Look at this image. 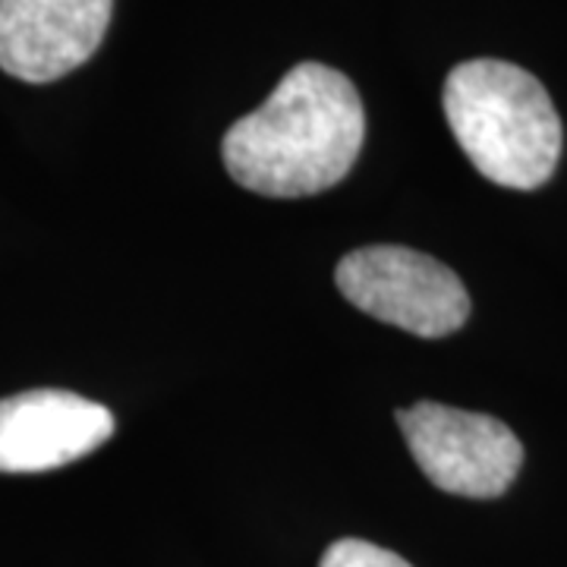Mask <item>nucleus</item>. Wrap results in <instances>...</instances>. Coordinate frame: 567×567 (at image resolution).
<instances>
[{"instance_id": "1", "label": "nucleus", "mask_w": 567, "mask_h": 567, "mask_svg": "<svg viewBox=\"0 0 567 567\" xmlns=\"http://www.w3.org/2000/svg\"><path fill=\"white\" fill-rule=\"evenodd\" d=\"M365 111L357 85L324 63H297L262 107L221 142L224 167L249 193L303 199L344 181L360 158Z\"/></svg>"}, {"instance_id": "2", "label": "nucleus", "mask_w": 567, "mask_h": 567, "mask_svg": "<svg viewBox=\"0 0 567 567\" xmlns=\"http://www.w3.org/2000/svg\"><path fill=\"white\" fill-rule=\"evenodd\" d=\"M445 117L470 164L507 189H539L561 158L558 111L533 73L507 61H466L445 82Z\"/></svg>"}, {"instance_id": "3", "label": "nucleus", "mask_w": 567, "mask_h": 567, "mask_svg": "<svg viewBox=\"0 0 567 567\" xmlns=\"http://www.w3.org/2000/svg\"><path fill=\"white\" fill-rule=\"evenodd\" d=\"M334 284L360 312L416 338H447L470 319L464 281L406 246H363L334 268Z\"/></svg>"}, {"instance_id": "4", "label": "nucleus", "mask_w": 567, "mask_h": 567, "mask_svg": "<svg viewBox=\"0 0 567 567\" xmlns=\"http://www.w3.org/2000/svg\"><path fill=\"white\" fill-rule=\"evenodd\" d=\"M398 425L425 480L447 495L498 498L524 466L517 435L486 413L423 401L398 410Z\"/></svg>"}, {"instance_id": "5", "label": "nucleus", "mask_w": 567, "mask_h": 567, "mask_svg": "<svg viewBox=\"0 0 567 567\" xmlns=\"http://www.w3.org/2000/svg\"><path fill=\"white\" fill-rule=\"evenodd\" d=\"M114 413L61 388L0 401V473H48L99 451L114 435Z\"/></svg>"}, {"instance_id": "6", "label": "nucleus", "mask_w": 567, "mask_h": 567, "mask_svg": "<svg viewBox=\"0 0 567 567\" xmlns=\"http://www.w3.org/2000/svg\"><path fill=\"white\" fill-rule=\"evenodd\" d=\"M114 0H0V70L54 82L89 61L111 25Z\"/></svg>"}, {"instance_id": "7", "label": "nucleus", "mask_w": 567, "mask_h": 567, "mask_svg": "<svg viewBox=\"0 0 567 567\" xmlns=\"http://www.w3.org/2000/svg\"><path fill=\"white\" fill-rule=\"evenodd\" d=\"M319 567H410L394 551L382 546H372L365 539H338L334 546H328Z\"/></svg>"}]
</instances>
